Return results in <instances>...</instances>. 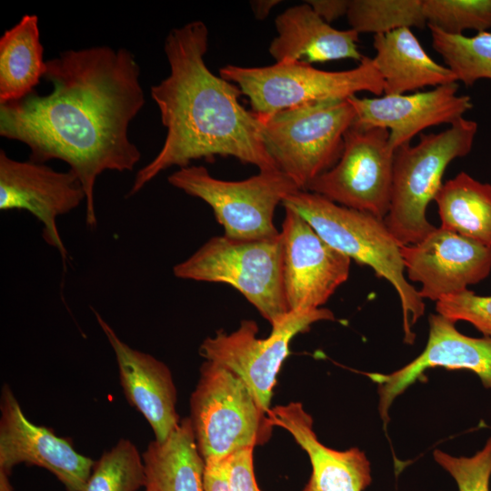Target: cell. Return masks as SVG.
<instances>
[{"instance_id":"6da1fadb","label":"cell","mask_w":491,"mask_h":491,"mask_svg":"<svg viewBox=\"0 0 491 491\" xmlns=\"http://www.w3.org/2000/svg\"><path fill=\"white\" fill-rule=\"evenodd\" d=\"M52 90L0 105V135L26 145L29 159H59L80 179L85 224L97 225L94 190L105 171H132L141 152L130 123L145 105L140 67L126 48L70 49L46 61Z\"/></svg>"},{"instance_id":"7a4b0ae2","label":"cell","mask_w":491,"mask_h":491,"mask_svg":"<svg viewBox=\"0 0 491 491\" xmlns=\"http://www.w3.org/2000/svg\"><path fill=\"white\" fill-rule=\"evenodd\" d=\"M208 35L205 24L196 20L165 37L169 75L150 94L166 135L158 154L136 173L127 197L172 166L215 155L233 156L259 171L279 170L264 145L258 116L239 102V87L206 66Z\"/></svg>"},{"instance_id":"3957f363","label":"cell","mask_w":491,"mask_h":491,"mask_svg":"<svg viewBox=\"0 0 491 491\" xmlns=\"http://www.w3.org/2000/svg\"><path fill=\"white\" fill-rule=\"evenodd\" d=\"M282 204L296 211L333 248L370 266L394 286L401 303L405 341L412 344V326L423 316L425 303L404 275L400 245L384 220L305 190L292 193Z\"/></svg>"},{"instance_id":"277c9868","label":"cell","mask_w":491,"mask_h":491,"mask_svg":"<svg viewBox=\"0 0 491 491\" xmlns=\"http://www.w3.org/2000/svg\"><path fill=\"white\" fill-rule=\"evenodd\" d=\"M477 123L464 117L439 133L421 134L415 145L395 150L390 207L384 222L400 246L415 245L436 226L426 208L442 186L446 168L470 153Z\"/></svg>"},{"instance_id":"5b68a950","label":"cell","mask_w":491,"mask_h":491,"mask_svg":"<svg viewBox=\"0 0 491 491\" xmlns=\"http://www.w3.org/2000/svg\"><path fill=\"white\" fill-rule=\"evenodd\" d=\"M190 421L205 464L266 443L272 424L246 384L229 369L205 360L190 398Z\"/></svg>"},{"instance_id":"8992f818","label":"cell","mask_w":491,"mask_h":491,"mask_svg":"<svg viewBox=\"0 0 491 491\" xmlns=\"http://www.w3.org/2000/svg\"><path fill=\"white\" fill-rule=\"evenodd\" d=\"M173 273L181 279L230 285L272 327L290 312L283 288L280 235L260 240L213 236L175 265Z\"/></svg>"},{"instance_id":"52a82bcc","label":"cell","mask_w":491,"mask_h":491,"mask_svg":"<svg viewBox=\"0 0 491 491\" xmlns=\"http://www.w3.org/2000/svg\"><path fill=\"white\" fill-rule=\"evenodd\" d=\"M219 75L239 87L258 116L307 104L346 100L361 91L377 96L384 94V82L374 61L365 55L356 67L344 71L282 62L263 67L228 65L219 70Z\"/></svg>"},{"instance_id":"ba28073f","label":"cell","mask_w":491,"mask_h":491,"mask_svg":"<svg viewBox=\"0 0 491 491\" xmlns=\"http://www.w3.org/2000/svg\"><path fill=\"white\" fill-rule=\"evenodd\" d=\"M258 118L268 155L300 190H306L338 162L356 113L346 99L307 104Z\"/></svg>"},{"instance_id":"9c48e42d","label":"cell","mask_w":491,"mask_h":491,"mask_svg":"<svg viewBox=\"0 0 491 491\" xmlns=\"http://www.w3.org/2000/svg\"><path fill=\"white\" fill-rule=\"evenodd\" d=\"M168 182L185 194L200 198L212 208L224 235L236 240H260L280 235L275 210L297 185L280 170L259 171L241 181L215 178L202 165L179 168Z\"/></svg>"},{"instance_id":"30bf717a","label":"cell","mask_w":491,"mask_h":491,"mask_svg":"<svg viewBox=\"0 0 491 491\" xmlns=\"http://www.w3.org/2000/svg\"><path fill=\"white\" fill-rule=\"evenodd\" d=\"M326 308L292 311L272 327L266 338H257L258 326L254 320H243L239 327L226 333L217 331L206 337L199 347L200 355L238 376L250 388L260 407L270 410L273 389L284 360L289 355L292 339L323 320H334Z\"/></svg>"},{"instance_id":"8fae6325","label":"cell","mask_w":491,"mask_h":491,"mask_svg":"<svg viewBox=\"0 0 491 491\" xmlns=\"http://www.w3.org/2000/svg\"><path fill=\"white\" fill-rule=\"evenodd\" d=\"M394 155L387 129L353 123L338 162L305 191L384 220L390 207Z\"/></svg>"},{"instance_id":"7c38bea8","label":"cell","mask_w":491,"mask_h":491,"mask_svg":"<svg viewBox=\"0 0 491 491\" xmlns=\"http://www.w3.org/2000/svg\"><path fill=\"white\" fill-rule=\"evenodd\" d=\"M284 207L280 235L287 307L290 312L319 309L347 280L351 259L329 246L296 211Z\"/></svg>"},{"instance_id":"4fadbf2b","label":"cell","mask_w":491,"mask_h":491,"mask_svg":"<svg viewBox=\"0 0 491 491\" xmlns=\"http://www.w3.org/2000/svg\"><path fill=\"white\" fill-rule=\"evenodd\" d=\"M85 200L83 185L71 170L59 172L30 159L15 160L0 150V209L26 210L35 216L43 225L44 240L59 252L65 270L68 252L58 232L57 218Z\"/></svg>"},{"instance_id":"5bb4252c","label":"cell","mask_w":491,"mask_h":491,"mask_svg":"<svg viewBox=\"0 0 491 491\" xmlns=\"http://www.w3.org/2000/svg\"><path fill=\"white\" fill-rule=\"evenodd\" d=\"M0 410V472L10 476L13 467L25 463L48 470L66 491H84L94 460L75 451L68 439L30 422L7 385Z\"/></svg>"},{"instance_id":"9a60e30c","label":"cell","mask_w":491,"mask_h":491,"mask_svg":"<svg viewBox=\"0 0 491 491\" xmlns=\"http://www.w3.org/2000/svg\"><path fill=\"white\" fill-rule=\"evenodd\" d=\"M407 277L421 284L420 296L432 301L461 293L488 276L491 247L436 227L422 241L400 246Z\"/></svg>"},{"instance_id":"2e32d148","label":"cell","mask_w":491,"mask_h":491,"mask_svg":"<svg viewBox=\"0 0 491 491\" xmlns=\"http://www.w3.org/2000/svg\"><path fill=\"white\" fill-rule=\"evenodd\" d=\"M426 346L413 361L390 374L371 373L368 377L376 384L378 411L384 422L388 411L406 389L433 367L474 372L485 387L491 389V337H471L460 333L455 322L437 314L428 318Z\"/></svg>"},{"instance_id":"e0dca14e","label":"cell","mask_w":491,"mask_h":491,"mask_svg":"<svg viewBox=\"0 0 491 491\" xmlns=\"http://www.w3.org/2000/svg\"><path fill=\"white\" fill-rule=\"evenodd\" d=\"M458 89L456 82L411 95H352L346 100L356 113L354 123L387 129L389 144L396 150L430 126L452 125L464 117L473 103L469 95H457Z\"/></svg>"},{"instance_id":"ac0fdd59","label":"cell","mask_w":491,"mask_h":491,"mask_svg":"<svg viewBox=\"0 0 491 491\" xmlns=\"http://www.w3.org/2000/svg\"><path fill=\"white\" fill-rule=\"evenodd\" d=\"M95 316L115 352L119 380L126 400L150 425L155 440L165 441L180 423L176 388L168 366L152 355L132 348L94 310Z\"/></svg>"},{"instance_id":"d6986e66","label":"cell","mask_w":491,"mask_h":491,"mask_svg":"<svg viewBox=\"0 0 491 491\" xmlns=\"http://www.w3.org/2000/svg\"><path fill=\"white\" fill-rule=\"evenodd\" d=\"M267 416L273 426L288 431L308 455L312 472L303 491H364L369 486L371 466L366 454L356 447L338 451L323 445L301 403L277 406Z\"/></svg>"},{"instance_id":"ffe728a7","label":"cell","mask_w":491,"mask_h":491,"mask_svg":"<svg viewBox=\"0 0 491 491\" xmlns=\"http://www.w3.org/2000/svg\"><path fill=\"white\" fill-rule=\"evenodd\" d=\"M277 36L269 53L276 63H324L350 58L361 61L359 34L353 29L337 30L322 19L307 4L294 5L275 21Z\"/></svg>"},{"instance_id":"44dd1931","label":"cell","mask_w":491,"mask_h":491,"mask_svg":"<svg viewBox=\"0 0 491 491\" xmlns=\"http://www.w3.org/2000/svg\"><path fill=\"white\" fill-rule=\"evenodd\" d=\"M372 58L384 82V95H402L426 86L457 82L455 74L425 51L410 28L375 35Z\"/></svg>"},{"instance_id":"7402d4cb","label":"cell","mask_w":491,"mask_h":491,"mask_svg":"<svg viewBox=\"0 0 491 491\" xmlns=\"http://www.w3.org/2000/svg\"><path fill=\"white\" fill-rule=\"evenodd\" d=\"M145 491H204L205 461L189 417L162 442L148 444L142 454Z\"/></svg>"},{"instance_id":"603a6c76","label":"cell","mask_w":491,"mask_h":491,"mask_svg":"<svg viewBox=\"0 0 491 491\" xmlns=\"http://www.w3.org/2000/svg\"><path fill=\"white\" fill-rule=\"evenodd\" d=\"M43 52L35 15H25L2 35L0 105L20 100L35 92L46 70Z\"/></svg>"},{"instance_id":"cb8c5ba5","label":"cell","mask_w":491,"mask_h":491,"mask_svg":"<svg viewBox=\"0 0 491 491\" xmlns=\"http://www.w3.org/2000/svg\"><path fill=\"white\" fill-rule=\"evenodd\" d=\"M434 201L440 227L491 247V185L466 172L446 181Z\"/></svg>"},{"instance_id":"d4e9b609","label":"cell","mask_w":491,"mask_h":491,"mask_svg":"<svg viewBox=\"0 0 491 491\" xmlns=\"http://www.w3.org/2000/svg\"><path fill=\"white\" fill-rule=\"evenodd\" d=\"M427 26L434 50L455 74L457 82L472 85L479 79H491V32L466 36Z\"/></svg>"},{"instance_id":"484cf974","label":"cell","mask_w":491,"mask_h":491,"mask_svg":"<svg viewBox=\"0 0 491 491\" xmlns=\"http://www.w3.org/2000/svg\"><path fill=\"white\" fill-rule=\"evenodd\" d=\"M346 17L351 29L374 35L427 25L423 0H350Z\"/></svg>"},{"instance_id":"4316f807","label":"cell","mask_w":491,"mask_h":491,"mask_svg":"<svg viewBox=\"0 0 491 491\" xmlns=\"http://www.w3.org/2000/svg\"><path fill=\"white\" fill-rule=\"evenodd\" d=\"M145 484L142 456L135 444L122 438L95 462L84 491H137Z\"/></svg>"},{"instance_id":"83f0119b","label":"cell","mask_w":491,"mask_h":491,"mask_svg":"<svg viewBox=\"0 0 491 491\" xmlns=\"http://www.w3.org/2000/svg\"><path fill=\"white\" fill-rule=\"evenodd\" d=\"M427 25L450 35L491 28V0H423Z\"/></svg>"},{"instance_id":"f1b7e54d","label":"cell","mask_w":491,"mask_h":491,"mask_svg":"<svg viewBox=\"0 0 491 491\" xmlns=\"http://www.w3.org/2000/svg\"><path fill=\"white\" fill-rule=\"evenodd\" d=\"M434 459L456 481L458 491H489L491 478V437L472 456H454L442 450L433 452Z\"/></svg>"},{"instance_id":"f546056e","label":"cell","mask_w":491,"mask_h":491,"mask_svg":"<svg viewBox=\"0 0 491 491\" xmlns=\"http://www.w3.org/2000/svg\"><path fill=\"white\" fill-rule=\"evenodd\" d=\"M436 310L455 323L469 322L484 336L491 337V296H478L466 289L440 298L436 302Z\"/></svg>"},{"instance_id":"4dcf8cb0","label":"cell","mask_w":491,"mask_h":491,"mask_svg":"<svg viewBox=\"0 0 491 491\" xmlns=\"http://www.w3.org/2000/svg\"><path fill=\"white\" fill-rule=\"evenodd\" d=\"M253 450L246 447L227 458L230 491H261L255 476Z\"/></svg>"},{"instance_id":"1f68e13d","label":"cell","mask_w":491,"mask_h":491,"mask_svg":"<svg viewBox=\"0 0 491 491\" xmlns=\"http://www.w3.org/2000/svg\"><path fill=\"white\" fill-rule=\"evenodd\" d=\"M204 491H230L227 459L205 464Z\"/></svg>"},{"instance_id":"d6a6232c","label":"cell","mask_w":491,"mask_h":491,"mask_svg":"<svg viewBox=\"0 0 491 491\" xmlns=\"http://www.w3.org/2000/svg\"><path fill=\"white\" fill-rule=\"evenodd\" d=\"M326 23L346 15L350 0H309L306 1Z\"/></svg>"},{"instance_id":"836d02e7","label":"cell","mask_w":491,"mask_h":491,"mask_svg":"<svg viewBox=\"0 0 491 491\" xmlns=\"http://www.w3.org/2000/svg\"><path fill=\"white\" fill-rule=\"evenodd\" d=\"M280 1L276 0H262L253 2L254 12L257 19L266 17L270 10Z\"/></svg>"},{"instance_id":"e575fe53","label":"cell","mask_w":491,"mask_h":491,"mask_svg":"<svg viewBox=\"0 0 491 491\" xmlns=\"http://www.w3.org/2000/svg\"><path fill=\"white\" fill-rule=\"evenodd\" d=\"M0 491H13L9 476L4 472H0Z\"/></svg>"}]
</instances>
